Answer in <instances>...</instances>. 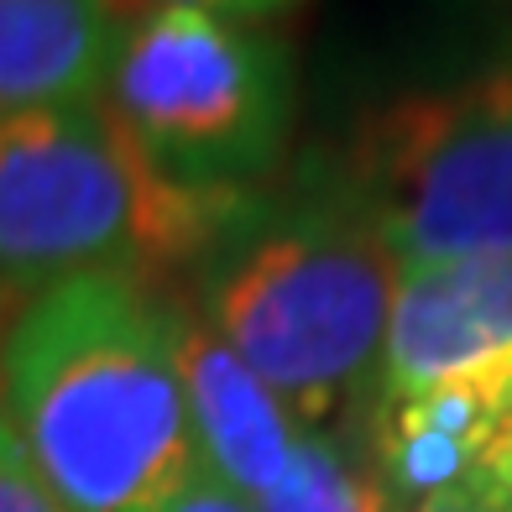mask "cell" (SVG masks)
<instances>
[{"label": "cell", "mask_w": 512, "mask_h": 512, "mask_svg": "<svg viewBox=\"0 0 512 512\" xmlns=\"http://www.w3.org/2000/svg\"><path fill=\"white\" fill-rule=\"evenodd\" d=\"M183 304L131 272H84L0 330V408L63 512H168L204 476L178 366Z\"/></svg>", "instance_id": "6da1fadb"}, {"label": "cell", "mask_w": 512, "mask_h": 512, "mask_svg": "<svg viewBox=\"0 0 512 512\" xmlns=\"http://www.w3.org/2000/svg\"><path fill=\"white\" fill-rule=\"evenodd\" d=\"M256 215L251 189H194L152 168L105 100L0 110V330L68 277L162 283L209 262Z\"/></svg>", "instance_id": "7a4b0ae2"}, {"label": "cell", "mask_w": 512, "mask_h": 512, "mask_svg": "<svg viewBox=\"0 0 512 512\" xmlns=\"http://www.w3.org/2000/svg\"><path fill=\"white\" fill-rule=\"evenodd\" d=\"M398 293L387 246L330 199L256 215L204 262L199 319L262 377L293 424L371 398Z\"/></svg>", "instance_id": "3957f363"}, {"label": "cell", "mask_w": 512, "mask_h": 512, "mask_svg": "<svg viewBox=\"0 0 512 512\" xmlns=\"http://www.w3.org/2000/svg\"><path fill=\"white\" fill-rule=\"evenodd\" d=\"M324 199L398 272L512 256V63L371 110Z\"/></svg>", "instance_id": "277c9868"}, {"label": "cell", "mask_w": 512, "mask_h": 512, "mask_svg": "<svg viewBox=\"0 0 512 512\" xmlns=\"http://www.w3.org/2000/svg\"><path fill=\"white\" fill-rule=\"evenodd\" d=\"M100 100L168 178L251 189L288 147L293 63L256 27L152 6L126 27Z\"/></svg>", "instance_id": "5b68a950"}, {"label": "cell", "mask_w": 512, "mask_h": 512, "mask_svg": "<svg viewBox=\"0 0 512 512\" xmlns=\"http://www.w3.org/2000/svg\"><path fill=\"white\" fill-rule=\"evenodd\" d=\"M512 366V256L398 272L371 403Z\"/></svg>", "instance_id": "8992f818"}, {"label": "cell", "mask_w": 512, "mask_h": 512, "mask_svg": "<svg viewBox=\"0 0 512 512\" xmlns=\"http://www.w3.org/2000/svg\"><path fill=\"white\" fill-rule=\"evenodd\" d=\"M178 366H183V398H189L204 476L230 486L241 502L262 507L267 492L283 481L288 460H293V445H298L293 413L189 309H183Z\"/></svg>", "instance_id": "52a82bcc"}, {"label": "cell", "mask_w": 512, "mask_h": 512, "mask_svg": "<svg viewBox=\"0 0 512 512\" xmlns=\"http://www.w3.org/2000/svg\"><path fill=\"white\" fill-rule=\"evenodd\" d=\"M131 0H0V110L100 100Z\"/></svg>", "instance_id": "ba28073f"}, {"label": "cell", "mask_w": 512, "mask_h": 512, "mask_svg": "<svg viewBox=\"0 0 512 512\" xmlns=\"http://www.w3.org/2000/svg\"><path fill=\"white\" fill-rule=\"evenodd\" d=\"M256 512H377V497H371V481L351 471V460L330 434L298 429L283 481Z\"/></svg>", "instance_id": "9c48e42d"}, {"label": "cell", "mask_w": 512, "mask_h": 512, "mask_svg": "<svg viewBox=\"0 0 512 512\" xmlns=\"http://www.w3.org/2000/svg\"><path fill=\"white\" fill-rule=\"evenodd\" d=\"M0 512H63L53 492L42 486V476L32 471V460L21 455L11 429L0 434Z\"/></svg>", "instance_id": "30bf717a"}, {"label": "cell", "mask_w": 512, "mask_h": 512, "mask_svg": "<svg viewBox=\"0 0 512 512\" xmlns=\"http://www.w3.org/2000/svg\"><path fill=\"white\" fill-rule=\"evenodd\" d=\"M162 6H183V11H199V16H215L230 21V27H256L277 11H288L293 0H162Z\"/></svg>", "instance_id": "8fae6325"}, {"label": "cell", "mask_w": 512, "mask_h": 512, "mask_svg": "<svg viewBox=\"0 0 512 512\" xmlns=\"http://www.w3.org/2000/svg\"><path fill=\"white\" fill-rule=\"evenodd\" d=\"M168 512H256V507L241 502V497L230 492V486H220L215 476H199V481H194Z\"/></svg>", "instance_id": "7c38bea8"}, {"label": "cell", "mask_w": 512, "mask_h": 512, "mask_svg": "<svg viewBox=\"0 0 512 512\" xmlns=\"http://www.w3.org/2000/svg\"><path fill=\"white\" fill-rule=\"evenodd\" d=\"M408 512H507L502 502H492L486 492H471V486H460V492H439L429 502H418Z\"/></svg>", "instance_id": "4fadbf2b"}, {"label": "cell", "mask_w": 512, "mask_h": 512, "mask_svg": "<svg viewBox=\"0 0 512 512\" xmlns=\"http://www.w3.org/2000/svg\"><path fill=\"white\" fill-rule=\"evenodd\" d=\"M0 434H6V408H0Z\"/></svg>", "instance_id": "5bb4252c"}]
</instances>
